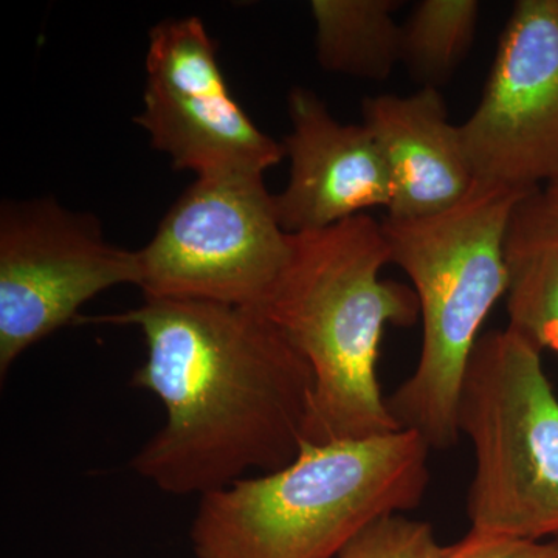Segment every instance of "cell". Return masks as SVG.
Wrapping results in <instances>:
<instances>
[{"mask_svg": "<svg viewBox=\"0 0 558 558\" xmlns=\"http://www.w3.org/2000/svg\"><path fill=\"white\" fill-rule=\"evenodd\" d=\"M289 241L264 314L314 371L307 442L399 432L377 377L381 337L389 325H414L421 310L413 289L380 278L391 264L381 222L357 215Z\"/></svg>", "mask_w": 558, "mask_h": 558, "instance_id": "obj_2", "label": "cell"}, {"mask_svg": "<svg viewBox=\"0 0 558 558\" xmlns=\"http://www.w3.org/2000/svg\"><path fill=\"white\" fill-rule=\"evenodd\" d=\"M546 189L553 191V193H556L558 196V179L554 180V182H550L549 185L546 186Z\"/></svg>", "mask_w": 558, "mask_h": 558, "instance_id": "obj_17", "label": "cell"}, {"mask_svg": "<svg viewBox=\"0 0 558 558\" xmlns=\"http://www.w3.org/2000/svg\"><path fill=\"white\" fill-rule=\"evenodd\" d=\"M143 101L135 123L175 170L197 179L263 175L286 157L284 145L231 97L199 17L165 20L150 31Z\"/></svg>", "mask_w": 558, "mask_h": 558, "instance_id": "obj_8", "label": "cell"}, {"mask_svg": "<svg viewBox=\"0 0 558 558\" xmlns=\"http://www.w3.org/2000/svg\"><path fill=\"white\" fill-rule=\"evenodd\" d=\"M87 322L142 330L132 377L163 403L165 425L132 469L171 495L211 494L248 470L286 468L306 442L314 371L264 312L209 301L145 300Z\"/></svg>", "mask_w": 558, "mask_h": 558, "instance_id": "obj_1", "label": "cell"}, {"mask_svg": "<svg viewBox=\"0 0 558 558\" xmlns=\"http://www.w3.org/2000/svg\"><path fill=\"white\" fill-rule=\"evenodd\" d=\"M458 427L475 458L469 532L558 537V398L542 349L509 326L481 336L462 380Z\"/></svg>", "mask_w": 558, "mask_h": 558, "instance_id": "obj_5", "label": "cell"}, {"mask_svg": "<svg viewBox=\"0 0 558 558\" xmlns=\"http://www.w3.org/2000/svg\"><path fill=\"white\" fill-rule=\"evenodd\" d=\"M459 131L476 182L532 191L558 179V0L515 3Z\"/></svg>", "mask_w": 558, "mask_h": 558, "instance_id": "obj_9", "label": "cell"}, {"mask_svg": "<svg viewBox=\"0 0 558 558\" xmlns=\"http://www.w3.org/2000/svg\"><path fill=\"white\" fill-rule=\"evenodd\" d=\"M429 446L409 429L304 442L286 468L201 497L191 526L197 558H337L385 517L418 508Z\"/></svg>", "mask_w": 558, "mask_h": 558, "instance_id": "obj_3", "label": "cell"}, {"mask_svg": "<svg viewBox=\"0 0 558 558\" xmlns=\"http://www.w3.org/2000/svg\"><path fill=\"white\" fill-rule=\"evenodd\" d=\"M292 132L288 186L274 196L279 226L289 234L328 229L363 209L389 207L391 179L365 124H341L314 92L290 90Z\"/></svg>", "mask_w": 558, "mask_h": 558, "instance_id": "obj_10", "label": "cell"}, {"mask_svg": "<svg viewBox=\"0 0 558 558\" xmlns=\"http://www.w3.org/2000/svg\"><path fill=\"white\" fill-rule=\"evenodd\" d=\"M447 549L432 524L396 513L360 532L337 558H444Z\"/></svg>", "mask_w": 558, "mask_h": 558, "instance_id": "obj_15", "label": "cell"}, {"mask_svg": "<svg viewBox=\"0 0 558 558\" xmlns=\"http://www.w3.org/2000/svg\"><path fill=\"white\" fill-rule=\"evenodd\" d=\"M476 0H422L402 25V62L422 87L449 80L475 38Z\"/></svg>", "mask_w": 558, "mask_h": 558, "instance_id": "obj_14", "label": "cell"}, {"mask_svg": "<svg viewBox=\"0 0 558 558\" xmlns=\"http://www.w3.org/2000/svg\"><path fill=\"white\" fill-rule=\"evenodd\" d=\"M290 253L263 175L197 179L138 250L145 300L264 312Z\"/></svg>", "mask_w": 558, "mask_h": 558, "instance_id": "obj_6", "label": "cell"}, {"mask_svg": "<svg viewBox=\"0 0 558 558\" xmlns=\"http://www.w3.org/2000/svg\"><path fill=\"white\" fill-rule=\"evenodd\" d=\"M363 124L379 146L391 179L389 219H417L449 209L475 185L459 126L436 87L410 97L363 100Z\"/></svg>", "mask_w": 558, "mask_h": 558, "instance_id": "obj_11", "label": "cell"}, {"mask_svg": "<svg viewBox=\"0 0 558 558\" xmlns=\"http://www.w3.org/2000/svg\"><path fill=\"white\" fill-rule=\"evenodd\" d=\"M140 282L137 252L109 244L92 216L57 201L5 202L0 211V376L84 303Z\"/></svg>", "mask_w": 558, "mask_h": 558, "instance_id": "obj_7", "label": "cell"}, {"mask_svg": "<svg viewBox=\"0 0 558 558\" xmlns=\"http://www.w3.org/2000/svg\"><path fill=\"white\" fill-rule=\"evenodd\" d=\"M444 558H558V537L543 543L469 532L449 546Z\"/></svg>", "mask_w": 558, "mask_h": 558, "instance_id": "obj_16", "label": "cell"}, {"mask_svg": "<svg viewBox=\"0 0 558 558\" xmlns=\"http://www.w3.org/2000/svg\"><path fill=\"white\" fill-rule=\"evenodd\" d=\"M509 328L558 354V196L534 190L517 204L505 241Z\"/></svg>", "mask_w": 558, "mask_h": 558, "instance_id": "obj_12", "label": "cell"}, {"mask_svg": "<svg viewBox=\"0 0 558 558\" xmlns=\"http://www.w3.org/2000/svg\"><path fill=\"white\" fill-rule=\"evenodd\" d=\"M529 193L475 182L449 209L381 222L391 263L413 282L424 329L416 369L387 405L400 429L417 433L429 449H450L461 436L462 380L484 322L508 292L506 233Z\"/></svg>", "mask_w": 558, "mask_h": 558, "instance_id": "obj_4", "label": "cell"}, {"mask_svg": "<svg viewBox=\"0 0 558 558\" xmlns=\"http://www.w3.org/2000/svg\"><path fill=\"white\" fill-rule=\"evenodd\" d=\"M398 0H314L317 58L325 70L384 81L402 62Z\"/></svg>", "mask_w": 558, "mask_h": 558, "instance_id": "obj_13", "label": "cell"}]
</instances>
